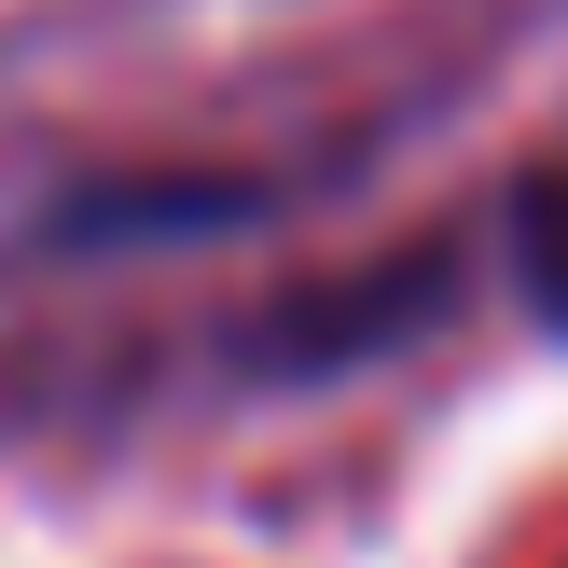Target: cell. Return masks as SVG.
<instances>
[{
    "mask_svg": "<svg viewBox=\"0 0 568 568\" xmlns=\"http://www.w3.org/2000/svg\"><path fill=\"white\" fill-rule=\"evenodd\" d=\"M514 277H527V305L568 333V139L527 166V194H514Z\"/></svg>",
    "mask_w": 568,
    "mask_h": 568,
    "instance_id": "obj_1",
    "label": "cell"
}]
</instances>
